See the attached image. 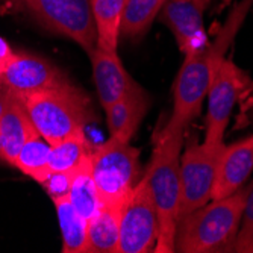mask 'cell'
<instances>
[{
    "label": "cell",
    "instance_id": "cell-1",
    "mask_svg": "<svg viewBox=\"0 0 253 253\" xmlns=\"http://www.w3.org/2000/svg\"><path fill=\"white\" fill-rule=\"evenodd\" d=\"M252 6L253 0L238 2L229 12L217 38L185 55L173 84V112L169 120L171 125L187 129L188 123L199 116L210 88L212 68L217 61L226 56Z\"/></svg>",
    "mask_w": 253,
    "mask_h": 253
},
{
    "label": "cell",
    "instance_id": "cell-2",
    "mask_svg": "<svg viewBox=\"0 0 253 253\" xmlns=\"http://www.w3.org/2000/svg\"><path fill=\"white\" fill-rule=\"evenodd\" d=\"M185 127L170 122L155 138L152 158L146 169V180L158 212V240L155 252H174L180 202V153Z\"/></svg>",
    "mask_w": 253,
    "mask_h": 253
},
{
    "label": "cell",
    "instance_id": "cell-3",
    "mask_svg": "<svg viewBox=\"0 0 253 253\" xmlns=\"http://www.w3.org/2000/svg\"><path fill=\"white\" fill-rule=\"evenodd\" d=\"M249 187L224 199L212 200L202 208L183 215L177 221L174 252L211 253L229 252L243 218Z\"/></svg>",
    "mask_w": 253,
    "mask_h": 253
},
{
    "label": "cell",
    "instance_id": "cell-4",
    "mask_svg": "<svg viewBox=\"0 0 253 253\" xmlns=\"http://www.w3.org/2000/svg\"><path fill=\"white\" fill-rule=\"evenodd\" d=\"M20 99L34 127L49 144L84 130L88 123L89 100L70 82Z\"/></svg>",
    "mask_w": 253,
    "mask_h": 253
},
{
    "label": "cell",
    "instance_id": "cell-5",
    "mask_svg": "<svg viewBox=\"0 0 253 253\" xmlns=\"http://www.w3.org/2000/svg\"><path fill=\"white\" fill-rule=\"evenodd\" d=\"M140 149L111 138L91 152V174L103 206L122 208L140 176Z\"/></svg>",
    "mask_w": 253,
    "mask_h": 253
},
{
    "label": "cell",
    "instance_id": "cell-6",
    "mask_svg": "<svg viewBox=\"0 0 253 253\" xmlns=\"http://www.w3.org/2000/svg\"><path fill=\"white\" fill-rule=\"evenodd\" d=\"M23 5L45 29L75 41L88 56L96 50L91 0H23Z\"/></svg>",
    "mask_w": 253,
    "mask_h": 253
},
{
    "label": "cell",
    "instance_id": "cell-7",
    "mask_svg": "<svg viewBox=\"0 0 253 253\" xmlns=\"http://www.w3.org/2000/svg\"><path fill=\"white\" fill-rule=\"evenodd\" d=\"M221 144L193 143L180 153V202L179 220L211 200L217 161Z\"/></svg>",
    "mask_w": 253,
    "mask_h": 253
},
{
    "label": "cell",
    "instance_id": "cell-8",
    "mask_svg": "<svg viewBox=\"0 0 253 253\" xmlns=\"http://www.w3.org/2000/svg\"><path fill=\"white\" fill-rule=\"evenodd\" d=\"M158 212L146 177L132 188L120 210L119 253H147L158 240Z\"/></svg>",
    "mask_w": 253,
    "mask_h": 253
},
{
    "label": "cell",
    "instance_id": "cell-9",
    "mask_svg": "<svg viewBox=\"0 0 253 253\" xmlns=\"http://www.w3.org/2000/svg\"><path fill=\"white\" fill-rule=\"evenodd\" d=\"M240 91V78L237 67L226 56L215 62L206 97L208 109L205 120V143H224V132L229 125L232 109Z\"/></svg>",
    "mask_w": 253,
    "mask_h": 253
},
{
    "label": "cell",
    "instance_id": "cell-10",
    "mask_svg": "<svg viewBox=\"0 0 253 253\" xmlns=\"http://www.w3.org/2000/svg\"><path fill=\"white\" fill-rule=\"evenodd\" d=\"M65 82L68 81L64 73L49 59L29 53H15L12 62L0 75V86L18 97H26Z\"/></svg>",
    "mask_w": 253,
    "mask_h": 253
},
{
    "label": "cell",
    "instance_id": "cell-11",
    "mask_svg": "<svg viewBox=\"0 0 253 253\" xmlns=\"http://www.w3.org/2000/svg\"><path fill=\"white\" fill-rule=\"evenodd\" d=\"M210 0H166L159 21L171 31L179 50L188 55L205 42L203 18Z\"/></svg>",
    "mask_w": 253,
    "mask_h": 253
},
{
    "label": "cell",
    "instance_id": "cell-12",
    "mask_svg": "<svg viewBox=\"0 0 253 253\" xmlns=\"http://www.w3.org/2000/svg\"><path fill=\"white\" fill-rule=\"evenodd\" d=\"M253 171V135L232 144H224L217 161L211 200L240 191Z\"/></svg>",
    "mask_w": 253,
    "mask_h": 253
},
{
    "label": "cell",
    "instance_id": "cell-13",
    "mask_svg": "<svg viewBox=\"0 0 253 253\" xmlns=\"http://www.w3.org/2000/svg\"><path fill=\"white\" fill-rule=\"evenodd\" d=\"M93 65V79L102 108L106 111L117 103L133 85V79L123 67L119 53L96 47L89 55Z\"/></svg>",
    "mask_w": 253,
    "mask_h": 253
},
{
    "label": "cell",
    "instance_id": "cell-14",
    "mask_svg": "<svg viewBox=\"0 0 253 253\" xmlns=\"http://www.w3.org/2000/svg\"><path fill=\"white\" fill-rule=\"evenodd\" d=\"M149 108L150 97L147 91L138 82H133L127 93L117 103H114L105 111L109 136L125 143H130L143 119L146 117Z\"/></svg>",
    "mask_w": 253,
    "mask_h": 253
},
{
    "label": "cell",
    "instance_id": "cell-15",
    "mask_svg": "<svg viewBox=\"0 0 253 253\" xmlns=\"http://www.w3.org/2000/svg\"><path fill=\"white\" fill-rule=\"evenodd\" d=\"M35 132L25 103L9 93L6 108L0 117V161L12 166L21 146Z\"/></svg>",
    "mask_w": 253,
    "mask_h": 253
},
{
    "label": "cell",
    "instance_id": "cell-16",
    "mask_svg": "<svg viewBox=\"0 0 253 253\" xmlns=\"http://www.w3.org/2000/svg\"><path fill=\"white\" fill-rule=\"evenodd\" d=\"M56 208L58 223L62 235L64 253L88 252V220H85L72 205L68 196L52 199Z\"/></svg>",
    "mask_w": 253,
    "mask_h": 253
},
{
    "label": "cell",
    "instance_id": "cell-17",
    "mask_svg": "<svg viewBox=\"0 0 253 253\" xmlns=\"http://www.w3.org/2000/svg\"><path fill=\"white\" fill-rule=\"evenodd\" d=\"M123 8L125 0H91L99 49L117 52Z\"/></svg>",
    "mask_w": 253,
    "mask_h": 253
},
{
    "label": "cell",
    "instance_id": "cell-18",
    "mask_svg": "<svg viewBox=\"0 0 253 253\" xmlns=\"http://www.w3.org/2000/svg\"><path fill=\"white\" fill-rule=\"evenodd\" d=\"M120 210L103 206L99 214L88 220V252L119 253Z\"/></svg>",
    "mask_w": 253,
    "mask_h": 253
},
{
    "label": "cell",
    "instance_id": "cell-19",
    "mask_svg": "<svg viewBox=\"0 0 253 253\" xmlns=\"http://www.w3.org/2000/svg\"><path fill=\"white\" fill-rule=\"evenodd\" d=\"M12 167L18 169L23 174L32 177L34 180L42 183L52 173L50 144L38 132H35L18 150Z\"/></svg>",
    "mask_w": 253,
    "mask_h": 253
},
{
    "label": "cell",
    "instance_id": "cell-20",
    "mask_svg": "<svg viewBox=\"0 0 253 253\" xmlns=\"http://www.w3.org/2000/svg\"><path fill=\"white\" fill-rule=\"evenodd\" d=\"M67 196L70 199L72 205L75 206V210L85 220H91L103 208V203L96 188L93 174H91V155L73 173L70 191H68Z\"/></svg>",
    "mask_w": 253,
    "mask_h": 253
},
{
    "label": "cell",
    "instance_id": "cell-21",
    "mask_svg": "<svg viewBox=\"0 0 253 253\" xmlns=\"http://www.w3.org/2000/svg\"><path fill=\"white\" fill-rule=\"evenodd\" d=\"M166 0H125L120 37L136 40L147 34Z\"/></svg>",
    "mask_w": 253,
    "mask_h": 253
},
{
    "label": "cell",
    "instance_id": "cell-22",
    "mask_svg": "<svg viewBox=\"0 0 253 253\" xmlns=\"http://www.w3.org/2000/svg\"><path fill=\"white\" fill-rule=\"evenodd\" d=\"M91 152L84 130H79L64 140L50 144V170L52 171H76L89 158Z\"/></svg>",
    "mask_w": 253,
    "mask_h": 253
},
{
    "label": "cell",
    "instance_id": "cell-23",
    "mask_svg": "<svg viewBox=\"0 0 253 253\" xmlns=\"http://www.w3.org/2000/svg\"><path fill=\"white\" fill-rule=\"evenodd\" d=\"M231 252L253 253V182L250 183L247 190L241 224Z\"/></svg>",
    "mask_w": 253,
    "mask_h": 253
},
{
    "label": "cell",
    "instance_id": "cell-24",
    "mask_svg": "<svg viewBox=\"0 0 253 253\" xmlns=\"http://www.w3.org/2000/svg\"><path fill=\"white\" fill-rule=\"evenodd\" d=\"M75 173V171H73ZM73 173H67V171H52L47 179L42 182V185L45 187V191L47 194L55 199V197H61V196H67L68 191H70V185H72V179H73Z\"/></svg>",
    "mask_w": 253,
    "mask_h": 253
},
{
    "label": "cell",
    "instance_id": "cell-25",
    "mask_svg": "<svg viewBox=\"0 0 253 253\" xmlns=\"http://www.w3.org/2000/svg\"><path fill=\"white\" fill-rule=\"evenodd\" d=\"M15 53L17 52L12 50L9 42L3 37H0V75H2L6 70V67L12 62V59L15 58Z\"/></svg>",
    "mask_w": 253,
    "mask_h": 253
},
{
    "label": "cell",
    "instance_id": "cell-26",
    "mask_svg": "<svg viewBox=\"0 0 253 253\" xmlns=\"http://www.w3.org/2000/svg\"><path fill=\"white\" fill-rule=\"evenodd\" d=\"M0 8L8 9L9 12H18L25 9V5H23V0H0Z\"/></svg>",
    "mask_w": 253,
    "mask_h": 253
},
{
    "label": "cell",
    "instance_id": "cell-27",
    "mask_svg": "<svg viewBox=\"0 0 253 253\" xmlns=\"http://www.w3.org/2000/svg\"><path fill=\"white\" fill-rule=\"evenodd\" d=\"M8 97H9V91L5 89L3 86H0V117H2V114H3V111L6 108Z\"/></svg>",
    "mask_w": 253,
    "mask_h": 253
}]
</instances>
